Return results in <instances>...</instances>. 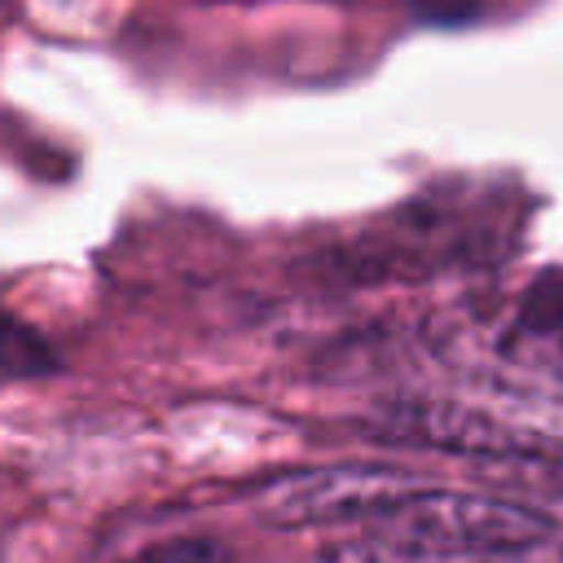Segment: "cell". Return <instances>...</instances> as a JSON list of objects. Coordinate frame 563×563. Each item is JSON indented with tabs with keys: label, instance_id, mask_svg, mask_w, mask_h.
<instances>
[{
	"label": "cell",
	"instance_id": "1",
	"mask_svg": "<svg viewBox=\"0 0 563 563\" xmlns=\"http://www.w3.org/2000/svg\"><path fill=\"white\" fill-rule=\"evenodd\" d=\"M365 528L440 559H497L554 537V515L506 493L418 488Z\"/></svg>",
	"mask_w": 563,
	"mask_h": 563
},
{
	"label": "cell",
	"instance_id": "2",
	"mask_svg": "<svg viewBox=\"0 0 563 563\" xmlns=\"http://www.w3.org/2000/svg\"><path fill=\"white\" fill-rule=\"evenodd\" d=\"M374 440L391 444H422L457 457H479V462H501V457H559L563 440L550 435L537 422H519L466 400H440V396H413V400H391L374 409L361 427Z\"/></svg>",
	"mask_w": 563,
	"mask_h": 563
},
{
	"label": "cell",
	"instance_id": "3",
	"mask_svg": "<svg viewBox=\"0 0 563 563\" xmlns=\"http://www.w3.org/2000/svg\"><path fill=\"white\" fill-rule=\"evenodd\" d=\"M422 479L405 466L343 462L273 479L255 493V519L268 528H365L400 497L418 493Z\"/></svg>",
	"mask_w": 563,
	"mask_h": 563
},
{
	"label": "cell",
	"instance_id": "4",
	"mask_svg": "<svg viewBox=\"0 0 563 563\" xmlns=\"http://www.w3.org/2000/svg\"><path fill=\"white\" fill-rule=\"evenodd\" d=\"M312 563H449V559L427 554V550H413V545H405V541H391V537L365 528V532L352 537V541L325 545Z\"/></svg>",
	"mask_w": 563,
	"mask_h": 563
},
{
	"label": "cell",
	"instance_id": "5",
	"mask_svg": "<svg viewBox=\"0 0 563 563\" xmlns=\"http://www.w3.org/2000/svg\"><path fill=\"white\" fill-rule=\"evenodd\" d=\"M488 466H497V475H506L523 493V501L541 510L563 506V457H501Z\"/></svg>",
	"mask_w": 563,
	"mask_h": 563
},
{
	"label": "cell",
	"instance_id": "6",
	"mask_svg": "<svg viewBox=\"0 0 563 563\" xmlns=\"http://www.w3.org/2000/svg\"><path fill=\"white\" fill-rule=\"evenodd\" d=\"M128 563H233V554L216 537H176V541H158L132 554Z\"/></svg>",
	"mask_w": 563,
	"mask_h": 563
},
{
	"label": "cell",
	"instance_id": "7",
	"mask_svg": "<svg viewBox=\"0 0 563 563\" xmlns=\"http://www.w3.org/2000/svg\"><path fill=\"white\" fill-rule=\"evenodd\" d=\"M519 405L537 418V427H545L550 435L563 440V383H532L519 396Z\"/></svg>",
	"mask_w": 563,
	"mask_h": 563
},
{
	"label": "cell",
	"instance_id": "8",
	"mask_svg": "<svg viewBox=\"0 0 563 563\" xmlns=\"http://www.w3.org/2000/svg\"><path fill=\"white\" fill-rule=\"evenodd\" d=\"M409 9L418 22H431V26H466L484 9V0H409Z\"/></svg>",
	"mask_w": 563,
	"mask_h": 563
},
{
	"label": "cell",
	"instance_id": "9",
	"mask_svg": "<svg viewBox=\"0 0 563 563\" xmlns=\"http://www.w3.org/2000/svg\"><path fill=\"white\" fill-rule=\"evenodd\" d=\"M497 563H563V541L559 537H545V541L523 545L515 554H497Z\"/></svg>",
	"mask_w": 563,
	"mask_h": 563
}]
</instances>
